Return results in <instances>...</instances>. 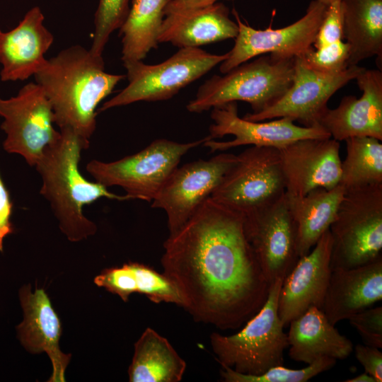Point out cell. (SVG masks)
Listing matches in <instances>:
<instances>
[{
    "label": "cell",
    "instance_id": "cell-31",
    "mask_svg": "<svg viewBox=\"0 0 382 382\" xmlns=\"http://www.w3.org/2000/svg\"><path fill=\"white\" fill-rule=\"evenodd\" d=\"M129 0H99L95 14V30L91 52L102 55L110 35L123 24L129 10Z\"/></svg>",
    "mask_w": 382,
    "mask_h": 382
},
{
    "label": "cell",
    "instance_id": "cell-37",
    "mask_svg": "<svg viewBox=\"0 0 382 382\" xmlns=\"http://www.w3.org/2000/svg\"><path fill=\"white\" fill-rule=\"evenodd\" d=\"M219 0H166L164 15L210 6Z\"/></svg>",
    "mask_w": 382,
    "mask_h": 382
},
{
    "label": "cell",
    "instance_id": "cell-26",
    "mask_svg": "<svg viewBox=\"0 0 382 382\" xmlns=\"http://www.w3.org/2000/svg\"><path fill=\"white\" fill-rule=\"evenodd\" d=\"M343 38L349 46L348 65L376 56L382 59V0H341Z\"/></svg>",
    "mask_w": 382,
    "mask_h": 382
},
{
    "label": "cell",
    "instance_id": "cell-36",
    "mask_svg": "<svg viewBox=\"0 0 382 382\" xmlns=\"http://www.w3.org/2000/svg\"><path fill=\"white\" fill-rule=\"evenodd\" d=\"M13 203L0 175V253L4 250L5 238L13 232L11 216Z\"/></svg>",
    "mask_w": 382,
    "mask_h": 382
},
{
    "label": "cell",
    "instance_id": "cell-1",
    "mask_svg": "<svg viewBox=\"0 0 382 382\" xmlns=\"http://www.w3.org/2000/svg\"><path fill=\"white\" fill-rule=\"evenodd\" d=\"M163 273L195 321L237 329L265 303L270 284L247 238L244 215L208 197L163 243Z\"/></svg>",
    "mask_w": 382,
    "mask_h": 382
},
{
    "label": "cell",
    "instance_id": "cell-30",
    "mask_svg": "<svg viewBox=\"0 0 382 382\" xmlns=\"http://www.w3.org/2000/svg\"><path fill=\"white\" fill-rule=\"evenodd\" d=\"M336 361L332 358L320 357L301 369H291L280 365L257 376L243 374L230 367L221 366L220 375L225 382H306L331 369Z\"/></svg>",
    "mask_w": 382,
    "mask_h": 382
},
{
    "label": "cell",
    "instance_id": "cell-25",
    "mask_svg": "<svg viewBox=\"0 0 382 382\" xmlns=\"http://www.w3.org/2000/svg\"><path fill=\"white\" fill-rule=\"evenodd\" d=\"M345 189L340 185L332 189L316 188L299 197L286 195L289 209L296 231L298 255H307L320 236L329 229Z\"/></svg>",
    "mask_w": 382,
    "mask_h": 382
},
{
    "label": "cell",
    "instance_id": "cell-16",
    "mask_svg": "<svg viewBox=\"0 0 382 382\" xmlns=\"http://www.w3.org/2000/svg\"><path fill=\"white\" fill-rule=\"evenodd\" d=\"M340 141L330 138L303 139L279 149L286 194L299 197L337 186L341 177Z\"/></svg>",
    "mask_w": 382,
    "mask_h": 382
},
{
    "label": "cell",
    "instance_id": "cell-4",
    "mask_svg": "<svg viewBox=\"0 0 382 382\" xmlns=\"http://www.w3.org/2000/svg\"><path fill=\"white\" fill-rule=\"evenodd\" d=\"M294 59L262 55L224 76L214 75L199 86L186 108L200 113L240 100L248 103L253 113L259 112L280 99L291 86Z\"/></svg>",
    "mask_w": 382,
    "mask_h": 382
},
{
    "label": "cell",
    "instance_id": "cell-32",
    "mask_svg": "<svg viewBox=\"0 0 382 382\" xmlns=\"http://www.w3.org/2000/svg\"><path fill=\"white\" fill-rule=\"evenodd\" d=\"M349 46L342 40L314 49L311 47L299 56L311 69L325 74H334L347 69Z\"/></svg>",
    "mask_w": 382,
    "mask_h": 382
},
{
    "label": "cell",
    "instance_id": "cell-9",
    "mask_svg": "<svg viewBox=\"0 0 382 382\" xmlns=\"http://www.w3.org/2000/svg\"><path fill=\"white\" fill-rule=\"evenodd\" d=\"M285 192L279 149L252 146L236 156L210 197L245 214L272 204Z\"/></svg>",
    "mask_w": 382,
    "mask_h": 382
},
{
    "label": "cell",
    "instance_id": "cell-34",
    "mask_svg": "<svg viewBox=\"0 0 382 382\" xmlns=\"http://www.w3.org/2000/svg\"><path fill=\"white\" fill-rule=\"evenodd\" d=\"M343 18L341 0L327 6L313 42L315 49L342 40Z\"/></svg>",
    "mask_w": 382,
    "mask_h": 382
},
{
    "label": "cell",
    "instance_id": "cell-11",
    "mask_svg": "<svg viewBox=\"0 0 382 382\" xmlns=\"http://www.w3.org/2000/svg\"><path fill=\"white\" fill-rule=\"evenodd\" d=\"M318 0L310 2L303 17L295 23L279 29L269 27L257 30L243 23L236 9L232 13L238 26L233 48L219 66L226 74L238 65L259 55L270 54L282 59L301 56L312 47L327 9Z\"/></svg>",
    "mask_w": 382,
    "mask_h": 382
},
{
    "label": "cell",
    "instance_id": "cell-14",
    "mask_svg": "<svg viewBox=\"0 0 382 382\" xmlns=\"http://www.w3.org/2000/svg\"><path fill=\"white\" fill-rule=\"evenodd\" d=\"M211 118L213 120L209 129L211 139L202 144L212 152L242 145L280 149L299 139L331 137L319 125L299 126L288 117L269 122L245 120L238 115L236 102L213 108Z\"/></svg>",
    "mask_w": 382,
    "mask_h": 382
},
{
    "label": "cell",
    "instance_id": "cell-24",
    "mask_svg": "<svg viewBox=\"0 0 382 382\" xmlns=\"http://www.w3.org/2000/svg\"><path fill=\"white\" fill-rule=\"evenodd\" d=\"M94 283L127 301L131 294L144 295L155 303H169L183 306L175 284L163 272L139 262L105 269L94 278Z\"/></svg>",
    "mask_w": 382,
    "mask_h": 382
},
{
    "label": "cell",
    "instance_id": "cell-7",
    "mask_svg": "<svg viewBox=\"0 0 382 382\" xmlns=\"http://www.w3.org/2000/svg\"><path fill=\"white\" fill-rule=\"evenodd\" d=\"M227 57L228 53L214 54L199 47H184L157 64H146L142 61L123 62L128 85L105 102L99 111L139 101L170 99L181 89L220 64Z\"/></svg>",
    "mask_w": 382,
    "mask_h": 382
},
{
    "label": "cell",
    "instance_id": "cell-15",
    "mask_svg": "<svg viewBox=\"0 0 382 382\" xmlns=\"http://www.w3.org/2000/svg\"><path fill=\"white\" fill-rule=\"evenodd\" d=\"M243 215L247 238L266 279L270 284L284 280L299 258L286 192L272 204Z\"/></svg>",
    "mask_w": 382,
    "mask_h": 382
},
{
    "label": "cell",
    "instance_id": "cell-35",
    "mask_svg": "<svg viewBox=\"0 0 382 382\" xmlns=\"http://www.w3.org/2000/svg\"><path fill=\"white\" fill-rule=\"evenodd\" d=\"M353 350L356 359L364 368V371L371 375L376 382L382 381V352L379 348L357 344Z\"/></svg>",
    "mask_w": 382,
    "mask_h": 382
},
{
    "label": "cell",
    "instance_id": "cell-23",
    "mask_svg": "<svg viewBox=\"0 0 382 382\" xmlns=\"http://www.w3.org/2000/svg\"><path fill=\"white\" fill-rule=\"evenodd\" d=\"M289 325V355L296 361L308 365L320 357L344 359L353 351L352 342L341 335L318 308H308Z\"/></svg>",
    "mask_w": 382,
    "mask_h": 382
},
{
    "label": "cell",
    "instance_id": "cell-6",
    "mask_svg": "<svg viewBox=\"0 0 382 382\" xmlns=\"http://www.w3.org/2000/svg\"><path fill=\"white\" fill-rule=\"evenodd\" d=\"M329 230L331 270L357 267L381 256L382 183L345 190Z\"/></svg>",
    "mask_w": 382,
    "mask_h": 382
},
{
    "label": "cell",
    "instance_id": "cell-10",
    "mask_svg": "<svg viewBox=\"0 0 382 382\" xmlns=\"http://www.w3.org/2000/svg\"><path fill=\"white\" fill-rule=\"evenodd\" d=\"M0 128L6 134L4 149L21 156L30 166H35L45 148L59 134L53 126L51 103L35 82L25 84L11 98L0 96Z\"/></svg>",
    "mask_w": 382,
    "mask_h": 382
},
{
    "label": "cell",
    "instance_id": "cell-38",
    "mask_svg": "<svg viewBox=\"0 0 382 382\" xmlns=\"http://www.w3.org/2000/svg\"><path fill=\"white\" fill-rule=\"evenodd\" d=\"M345 381L346 382H376L375 379L366 371L359 374L357 376H355L352 378H349L346 380Z\"/></svg>",
    "mask_w": 382,
    "mask_h": 382
},
{
    "label": "cell",
    "instance_id": "cell-20",
    "mask_svg": "<svg viewBox=\"0 0 382 382\" xmlns=\"http://www.w3.org/2000/svg\"><path fill=\"white\" fill-rule=\"evenodd\" d=\"M45 16L38 6L30 8L16 27L0 30L1 80L24 81L45 64V57L54 36L44 25Z\"/></svg>",
    "mask_w": 382,
    "mask_h": 382
},
{
    "label": "cell",
    "instance_id": "cell-13",
    "mask_svg": "<svg viewBox=\"0 0 382 382\" xmlns=\"http://www.w3.org/2000/svg\"><path fill=\"white\" fill-rule=\"evenodd\" d=\"M236 161V155L221 153L177 167L152 200L163 209L169 234L178 231L211 196Z\"/></svg>",
    "mask_w": 382,
    "mask_h": 382
},
{
    "label": "cell",
    "instance_id": "cell-33",
    "mask_svg": "<svg viewBox=\"0 0 382 382\" xmlns=\"http://www.w3.org/2000/svg\"><path fill=\"white\" fill-rule=\"evenodd\" d=\"M365 345L382 347V307L366 308L348 318Z\"/></svg>",
    "mask_w": 382,
    "mask_h": 382
},
{
    "label": "cell",
    "instance_id": "cell-2",
    "mask_svg": "<svg viewBox=\"0 0 382 382\" xmlns=\"http://www.w3.org/2000/svg\"><path fill=\"white\" fill-rule=\"evenodd\" d=\"M33 76L51 103L54 124L89 141L98 105L126 75L106 72L102 55L73 45L47 59Z\"/></svg>",
    "mask_w": 382,
    "mask_h": 382
},
{
    "label": "cell",
    "instance_id": "cell-21",
    "mask_svg": "<svg viewBox=\"0 0 382 382\" xmlns=\"http://www.w3.org/2000/svg\"><path fill=\"white\" fill-rule=\"evenodd\" d=\"M382 299V257L350 269L331 270L321 310L332 325Z\"/></svg>",
    "mask_w": 382,
    "mask_h": 382
},
{
    "label": "cell",
    "instance_id": "cell-27",
    "mask_svg": "<svg viewBox=\"0 0 382 382\" xmlns=\"http://www.w3.org/2000/svg\"><path fill=\"white\" fill-rule=\"evenodd\" d=\"M186 369L185 361L169 341L147 328L134 344L128 369L130 382H179Z\"/></svg>",
    "mask_w": 382,
    "mask_h": 382
},
{
    "label": "cell",
    "instance_id": "cell-19",
    "mask_svg": "<svg viewBox=\"0 0 382 382\" xmlns=\"http://www.w3.org/2000/svg\"><path fill=\"white\" fill-rule=\"evenodd\" d=\"M23 320L16 327L18 339L24 348L33 354L46 352L52 364L50 382L65 381V370L71 354L59 347L62 334L60 320L43 289L31 291L30 285L19 290Z\"/></svg>",
    "mask_w": 382,
    "mask_h": 382
},
{
    "label": "cell",
    "instance_id": "cell-17",
    "mask_svg": "<svg viewBox=\"0 0 382 382\" xmlns=\"http://www.w3.org/2000/svg\"><path fill=\"white\" fill-rule=\"evenodd\" d=\"M331 250L332 237L328 229L284 279L278 313L284 326L311 307L322 308L331 273Z\"/></svg>",
    "mask_w": 382,
    "mask_h": 382
},
{
    "label": "cell",
    "instance_id": "cell-5",
    "mask_svg": "<svg viewBox=\"0 0 382 382\" xmlns=\"http://www.w3.org/2000/svg\"><path fill=\"white\" fill-rule=\"evenodd\" d=\"M282 282V279H277L271 283L265 303L240 331L231 335L211 334V347L221 366L257 376L284 364V352L289 342L278 313Z\"/></svg>",
    "mask_w": 382,
    "mask_h": 382
},
{
    "label": "cell",
    "instance_id": "cell-8",
    "mask_svg": "<svg viewBox=\"0 0 382 382\" xmlns=\"http://www.w3.org/2000/svg\"><path fill=\"white\" fill-rule=\"evenodd\" d=\"M211 138L188 143L166 139L152 141L140 151L112 162L89 161L87 172L105 187H122L130 199L152 202L182 157Z\"/></svg>",
    "mask_w": 382,
    "mask_h": 382
},
{
    "label": "cell",
    "instance_id": "cell-29",
    "mask_svg": "<svg viewBox=\"0 0 382 382\" xmlns=\"http://www.w3.org/2000/svg\"><path fill=\"white\" fill-rule=\"evenodd\" d=\"M347 155L341 163L339 185L345 191L382 183V144L371 137H354L345 140Z\"/></svg>",
    "mask_w": 382,
    "mask_h": 382
},
{
    "label": "cell",
    "instance_id": "cell-12",
    "mask_svg": "<svg viewBox=\"0 0 382 382\" xmlns=\"http://www.w3.org/2000/svg\"><path fill=\"white\" fill-rule=\"evenodd\" d=\"M364 69L353 65L337 73H321L308 67L301 57H296L292 84L284 96L265 110L248 113L243 118L265 121L288 117L304 127L318 126L332 96L354 80Z\"/></svg>",
    "mask_w": 382,
    "mask_h": 382
},
{
    "label": "cell",
    "instance_id": "cell-18",
    "mask_svg": "<svg viewBox=\"0 0 382 382\" xmlns=\"http://www.w3.org/2000/svg\"><path fill=\"white\" fill-rule=\"evenodd\" d=\"M354 80L361 96L343 97L337 108L326 109L318 125L338 141L354 137H371L381 141L382 71L364 68Z\"/></svg>",
    "mask_w": 382,
    "mask_h": 382
},
{
    "label": "cell",
    "instance_id": "cell-3",
    "mask_svg": "<svg viewBox=\"0 0 382 382\" xmlns=\"http://www.w3.org/2000/svg\"><path fill=\"white\" fill-rule=\"evenodd\" d=\"M59 129V134L45 148L35 167L42 180L40 193L49 202L61 231L69 241L78 242L97 230L95 223L83 214L85 205L103 197L120 201L131 199L85 178L79 164L81 151L88 148L89 141L70 128Z\"/></svg>",
    "mask_w": 382,
    "mask_h": 382
},
{
    "label": "cell",
    "instance_id": "cell-22",
    "mask_svg": "<svg viewBox=\"0 0 382 382\" xmlns=\"http://www.w3.org/2000/svg\"><path fill=\"white\" fill-rule=\"evenodd\" d=\"M238 32V24L230 18L228 8L216 2L202 8L166 15L158 41L179 48L198 47L235 39Z\"/></svg>",
    "mask_w": 382,
    "mask_h": 382
},
{
    "label": "cell",
    "instance_id": "cell-39",
    "mask_svg": "<svg viewBox=\"0 0 382 382\" xmlns=\"http://www.w3.org/2000/svg\"><path fill=\"white\" fill-rule=\"evenodd\" d=\"M318 1H319L321 3L325 4L326 6H328V5L331 4L333 2L340 1V0H318Z\"/></svg>",
    "mask_w": 382,
    "mask_h": 382
},
{
    "label": "cell",
    "instance_id": "cell-28",
    "mask_svg": "<svg viewBox=\"0 0 382 382\" xmlns=\"http://www.w3.org/2000/svg\"><path fill=\"white\" fill-rule=\"evenodd\" d=\"M166 0H132L128 14L120 28L123 62L142 61L158 48Z\"/></svg>",
    "mask_w": 382,
    "mask_h": 382
}]
</instances>
